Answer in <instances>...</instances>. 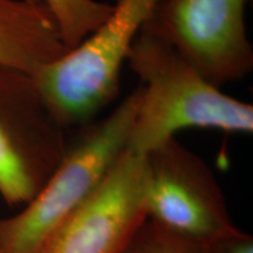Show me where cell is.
I'll return each mask as SVG.
<instances>
[{
    "label": "cell",
    "mask_w": 253,
    "mask_h": 253,
    "mask_svg": "<svg viewBox=\"0 0 253 253\" xmlns=\"http://www.w3.org/2000/svg\"><path fill=\"white\" fill-rule=\"evenodd\" d=\"M126 61L140 78L142 88L126 149L145 155L189 128L253 131L251 104L223 93L153 32L142 28Z\"/></svg>",
    "instance_id": "cell-1"
},
{
    "label": "cell",
    "mask_w": 253,
    "mask_h": 253,
    "mask_svg": "<svg viewBox=\"0 0 253 253\" xmlns=\"http://www.w3.org/2000/svg\"><path fill=\"white\" fill-rule=\"evenodd\" d=\"M141 99L138 86L108 116L80 126L39 194L20 213L0 219V253H37L47 236L89 197L126 150Z\"/></svg>",
    "instance_id": "cell-2"
},
{
    "label": "cell",
    "mask_w": 253,
    "mask_h": 253,
    "mask_svg": "<svg viewBox=\"0 0 253 253\" xmlns=\"http://www.w3.org/2000/svg\"><path fill=\"white\" fill-rule=\"evenodd\" d=\"M161 1L118 0L99 30L34 75L66 129L90 123L115 99L128 50Z\"/></svg>",
    "instance_id": "cell-3"
},
{
    "label": "cell",
    "mask_w": 253,
    "mask_h": 253,
    "mask_svg": "<svg viewBox=\"0 0 253 253\" xmlns=\"http://www.w3.org/2000/svg\"><path fill=\"white\" fill-rule=\"evenodd\" d=\"M210 253H253V238L238 227L229 235L209 243Z\"/></svg>",
    "instance_id": "cell-11"
},
{
    "label": "cell",
    "mask_w": 253,
    "mask_h": 253,
    "mask_svg": "<svg viewBox=\"0 0 253 253\" xmlns=\"http://www.w3.org/2000/svg\"><path fill=\"white\" fill-rule=\"evenodd\" d=\"M144 192V155L126 149L37 253H122L148 219Z\"/></svg>",
    "instance_id": "cell-7"
},
{
    "label": "cell",
    "mask_w": 253,
    "mask_h": 253,
    "mask_svg": "<svg viewBox=\"0 0 253 253\" xmlns=\"http://www.w3.org/2000/svg\"><path fill=\"white\" fill-rule=\"evenodd\" d=\"M144 166L149 219L208 244L237 229L212 170L176 137L145 154Z\"/></svg>",
    "instance_id": "cell-6"
},
{
    "label": "cell",
    "mask_w": 253,
    "mask_h": 253,
    "mask_svg": "<svg viewBox=\"0 0 253 253\" xmlns=\"http://www.w3.org/2000/svg\"><path fill=\"white\" fill-rule=\"evenodd\" d=\"M68 52L40 0H0V66L34 77Z\"/></svg>",
    "instance_id": "cell-8"
},
{
    "label": "cell",
    "mask_w": 253,
    "mask_h": 253,
    "mask_svg": "<svg viewBox=\"0 0 253 253\" xmlns=\"http://www.w3.org/2000/svg\"><path fill=\"white\" fill-rule=\"evenodd\" d=\"M54 19L62 42L77 48L96 32L113 12V5L97 0H40Z\"/></svg>",
    "instance_id": "cell-9"
},
{
    "label": "cell",
    "mask_w": 253,
    "mask_h": 253,
    "mask_svg": "<svg viewBox=\"0 0 253 253\" xmlns=\"http://www.w3.org/2000/svg\"><path fill=\"white\" fill-rule=\"evenodd\" d=\"M122 253H210L209 244L148 218Z\"/></svg>",
    "instance_id": "cell-10"
},
{
    "label": "cell",
    "mask_w": 253,
    "mask_h": 253,
    "mask_svg": "<svg viewBox=\"0 0 253 253\" xmlns=\"http://www.w3.org/2000/svg\"><path fill=\"white\" fill-rule=\"evenodd\" d=\"M249 0H162L143 28L166 39L209 82L221 87L253 68L245 26Z\"/></svg>",
    "instance_id": "cell-5"
},
{
    "label": "cell",
    "mask_w": 253,
    "mask_h": 253,
    "mask_svg": "<svg viewBox=\"0 0 253 253\" xmlns=\"http://www.w3.org/2000/svg\"><path fill=\"white\" fill-rule=\"evenodd\" d=\"M66 128L34 78L0 66V195L8 205L28 204L67 150Z\"/></svg>",
    "instance_id": "cell-4"
}]
</instances>
